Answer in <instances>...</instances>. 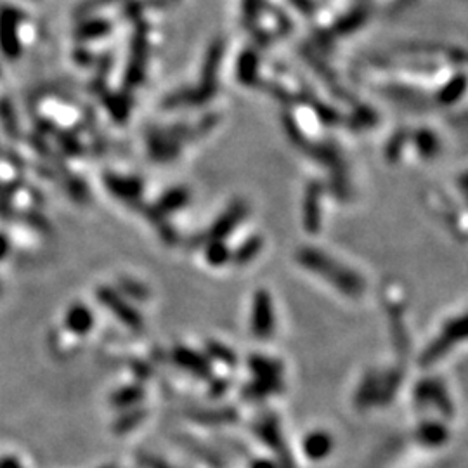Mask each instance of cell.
<instances>
[{
  "label": "cell",
  "instance_id": "obj_34",
  "mask_svg": "<svg viewBox=\"0 0 468 468\" xmlns=\"http://www.w3.org/2000/svg\"><path fill=\"white\" fill-rule=\"evenodd\" d=\"M101 468H115V467H111V465H108V467H101Z\"/></svg>",
  "mask_w": 468,
  "mask_h": 468
},
{
  "label": "cell",
  "instance_id": "obj_12",
  "mask_svg": "<svg viewBox=\"0 0 468 468\" xmlns=\"http://www.w3.org/2000/svg\"><path fill=\"white\" fill-rule=\"evenodd\" d=\"M188 418L196 423L203 425H219L229 423L236 420V411L233 408H220V410H191L188 411Z\"/></svg>",
  "mask_w": 468,
  "mask_h": 468
},
{
  "label": "cell",
  "instance_id": "obj_9",
  "mask_svg": "<svg viewBox=\"0 0 468 468\" xmlns=\"http://www.w3.org/2000/svg\"><path fill=\"white\" fill-rule=\"evenodd\" d=\"M104 184L110 189L111 195H115L120 200L134 202L143 193V182L136 177H125V175H106Z\"/></svg>",
  "mask_w": 468,
  "mask_h": 468
},
{
  "label": "cell",
  "instance_id": "obj_7",
  "mask_svg": "<svg viewBox=\"0 0 468 468\" xmlns=\"http://www.w3.org/2000/svg\"><path fill=\"white\" fill-rule=\"evenodd\" d=\"M65 326L76 337H86L94 328V312L83 304H73L66 311Z\"/></svg>",
  "mask_w": 468,
  "mask_h": 468
},
{
  "label": "cell",
  "instance_id": "obj_20",
  "mask_svg": "<svg viewBox=\"0 0 468 468\" xmlns=\"http://www.w3.org/2000/svg\"><path fill=\"white\" fill-rule=\"evenodd\" d=\"M177 442L184 449H188V451L195 453V456L202 458L203 462H207V463H209V465H212V467H220V465H223V463H220V460L217 458V456L213 455V453L210 451V449L207 448V446H203V444H200V442H196V439L189 437V435H179Z\"/></svg>",
  "mask_w": 468,
  "mask_h": 468
},
{
  "label": "cell",
  "instance_id": "obj_5",
  "mask_svg": "<svg viewBox=\"0 0 468 468\" xmlns=\"http://www.w3.org/2000/svg\"><path fill=\"white\" fill-rule=\"evenodd\" d=\"M172 359H174V362L179 366V368L191 373V375H195L196 378L207 380L212 376V364H210L209 357L200 354V352L189 349V347L184 346L174 347V350H172Z\"/></svg>",
  "mask_w": 468,
  "mask_h": 468
},
{
  "label": "cell",
  "instance_id": "obj_6",
  "mask_svg": "<svg viewBox=\"0 0 468 468\" xmlns=\"http://www.w3.org/2000/svg\"><path fill=\"white\" fill-rule=\"evenodd\" d=\"M19 17L13 9H3L0 13V49L6 58L14 59L21 51L19 38H17V28H19Z\"/></svg>",
  "mask_w": 468,
  "mask_h": 468
},
{
  "label": "cell",
  "instance_id": "obj_28",
  "mask_svg": "<svg viewBox=\"0 0 468 468\" xmlns=\"http://www.w3.org/2000/svg\"><path fill=\"white\" fill-rule=\"evenodd\" d=\"M137 462H139V465L143 468H174L170 463L158 458V456L150 455V453H143V455L137 456Z\"/></svg>",
  "mask_w": 468,
  "mask_h": 468
},
{
  "label": "cell",
  "instance_id": "obj_22",
  "mask_svg": "<svg viewBox=\"0 0 468 468\" xmlns=\"http://www.w3.org/2000/svg\"><path fill=\"white\" fill-rule=\"evenodd\" d=\"M207 355L226 366H236V362H238V357H236L234 352L220 342L207 344Z\"/></svg>",
  "mask_w": 468,
  "mask_h": 468
},
{
  "label": "cell",
  "instance_id": "obj_1",
  "mask_svg": "<svg viewBox=\"0 0 468 468\" xmlns=\"http://www.w3.org/2000/svg\"><path fill=\"white\" fill-rule=\"evenodd\" d=\"M298 260H300L302 266L318 273L319 276L328 280L337 290L349 295V297H359L364 291V281L357 274L352 273L350 269H347L342 264H337L332 257L325 255V253L318 252V250H300Z\"/></svg>",
  "mask_w": 468,
  "mask_h": 468
},
{
  "label": "cell",
  "instance_id": "obj_23",
  "mask_svg": "<svg viewBox=\"0 0 468 468\" xmlns=\"http://www.w3.org/2000/svg\"><path fill=\"white\" fill-rule=\"evenodd\" d=\"M205 255H207V260H209V264H212V266H216V267L224 266V264L229 262V259H231L229 248H227L223 241H210V245L207 246Z\"/></svg>",
  "mask_w": 468,
  "mask_h": 468
},
{
  "label": "cell",
  "instance_id": "obj_2",
  "mask_svg": "<svg viewBox=\"0 0 468 468\" xmlns=\"http://www.w3.org/2000/svg\"><path fill=\"white\" fill-rule=\"evenodd\" d=\"M462 340H468V314L455 319L446 326L442 335L434 340L421 354V364H432V362L439 361L456 342H462Z\"/></svg>",
  "mask_w": 468,
  "mask_h": 468
},
{
  "label": "cell",
  "instance_id": "obj_32",
  "mask_svg": "<svg viewBox=\"0 0 468 468\" xmlns=\"http://www.w3.org/2000/svg\"><path fill=\"white\" fill-rule=\"evenodd\" d=\"M0 468H23V465L13 456H6V458L0 460Z\"/></svg>",
  "mask_w": 468,
  "mask_h": 468
},
{
  "label": "cell",
  "instance_id": "obj_10",
  "mask_svg": "<svg viewBox=\"0 0 468 468\" xmlns=\"http://www.w3.org/2000/svg\"><path fill=\"white\" fill-rule=\"evenodd\" d=\"M333 449V439L332 435L326 434V432H312L305 437L304 441V453L309 460H314V462H319V460H325L326 456L332 453Z\"/></svg>",
  "mask_w": 468,
  "mask_h": 468
},
{
  "label": "cell",
  "instance_id": "obj_31",
  "mask_svg": "<svg viewBox=\"0 0 468 468\" xmlns=\"http://www.w3.org/2000/svg\"><path fill=\"white\" fill-rule=\"evenodd\" d=\"M134 369H137L136 375L139 376V378H147V376L151 375V369L147 364H143V362H136L134 364Z\"/></svg>",
  "mask_w": 468,
  "mask_h": 468
},
{
  "label": "cell",
  "instance_id": "obj_24",
  "mask_svg": "<svg viewBox=\"0 0 468 468\" xmlns=\"http://www.w3.org/2000/svg\"><path fill=\"white\" fill-rule=\"evenodd\" d=\"M111 24L110 21H92V23L82 24L79 30V37L82 40H94V38H99L103 35L110 33Z\"/></svg>",
  "mask_w": 468,
  "mask_h": 468
},
{
  "label": "cell",
  "instance_id": "obj_29",
  "mask_svg": "<svg viewBox=\"0 0 468 468\" xmlns=\"http://www.w3.org/2000/svg\"><path fill=\"white\" fill-rule=\"evenodd\" d=\"M227 389H229V383H227L226 380H216V382L210 385V396L220 397Z\"/></svg>",
  "mask_w": 468,
  "mask_h": 468
},
{
  "label": "cell",
  "instance_id": "obj_30",
  "mask_svg": "<svg viewBox=\"0 0 468 468\" xmlns=\"http://www.w3.org/2000/svg\"><path fill=\"white\" fill-rule=\"evenodd\" d=\"M9 250H10L9 239H7V236H3L2 233H0V262H2L7 255H9Z\"/></svg>",
  "mask_w": 468,
  "mask_h": 468
},
{
  "label": "cell",
  "instance_id": "obj_19",
  "mask_svg": "<svg viewBox=\"0 0 468 468\" xmlns=\"http://www.w3.org/2000/svg\"><path fill=\"white\" fill-rule=\"evenodd\" d=\"M250 369L255 376H267V378H280L281 364L274 359L264 357V355H252L248 361Z\"/></svg>",
  "mask_w": 468,
  "mask_h": 468
},
{
  "label": "cell",
  "instance_id": "obj_11",
  "mask_svg": "<svg viewBox=\"0 0 468 468\" xmlns=\"http://www.w3.org/2000/svg\"><path fill=\"white\" fill-rule=\"evenodd\" d=\"M417 399L421 404H434V406H437L444 413H449L453 410L451 404H449V399L446 397L444 389L435 382L420 383V387L417 390Z\"/></svg>",
  "mask_w": 468,
  "mask_h": 468
},
{
  "label": "cell",
  "instance_id": "obj_21",
  "mask_svg": "<svg viewBox=\"0 0 468 468\" xmlns=\"http://www.w3.org/2000/svg\"><path fill=\"white\" fill-rule=\"evenodd\" d=\"M257 68H259V61H257L255 56L250 51H246L245 54L239 58L238 63V79L241 83H253L257 76Z\"/></svg>",
  "mask_w": 468,
  "mask_h": 468
},
{
  "label": "cell",
  "instance_id": "obj_17",
  "mask_svg": "<svg viewBox=\"0 0 468 468\" xmlns=\"http://www.w3.org/2000/svg\"><path fill=\"white\" fill-rule=\"evenodd\" d=\"M147 417V411L143 408H134L129 410L127 413L120 414L117 420L113 421V432L115 434H129L132 432L137 425H140L144 421V418Z\"/></svg>",
  "mask_w": 468,
  "mask_h": 468
},
{
  "label": "cell",
  "instance_id": "obj_8",
  "mask_svg": "<svg viewBox=\"0 0 468 468\" xmlns=\"http://www.w3.org/2000/svg\"><path fill=\"white\" fill-rule=\"evenodd\" d=\"M246 213V207L245 203H236V205L231 207L226 213L217 219V223L210 227L209 231V238L210 241H223L226 236H229L233 233V229L239 224V220L245 217Z\"/></svg>",
  "mask_w": 468,
  "mask_h": 468
},
{
  "label": "cell",
  "instance_id": "obj_35",
  "mask_svg": "<svg viewBox=\"0 0 468 468\" xmlns=\"http://www.w3.org/2000/svg\"><path fill=\"white\" fill-rule=\"evenodd\" d=\"M0 293H2V284H0Z\"/></svg>",
  "mask_w": 468,
  "mask_h": 468
},
{
  "label": "cell",
  "instance_id": "obj_18",
  "mask_svg": "<svg viewBox=\"0 0 468 468\" xmlns=\"http://www.w3.org/2000/svg\"><path fill=\"white\" fill-rule=\"evenodd\" d=\"M448 439V430L437 421L423 423L418 430V441L425 446H441Z\"/></svg>",
  "mask_w": 468,
  "mask_h": 468
},
{
  "label": "cell",
  "instance_id": "obj_4",
  "mask_svg": "<svg viewBox=\"0 0 468 468\" xmlns=\"http://www.w3.org/2000/svg\"><path fill=\"white\" fill-rule=\"evenodd\" d=\"M252 333L257 339H269L274 333V307L273 298L264 290L253 295L252 305Z\"/></svg>",
  "mask_w": 468,
  "mask_h": 468
},
{
  "label": "cell",
  "instance_id": "obj_27",
  "mask_svg": "<svg viewBox=\"0 0 468 468\" xmlns=\"http://www.w3.org/2000/svg\"><path fill=\"white\" fill-rule=\"evenodd\" d=\"M467 87V79H463V76H458V79H455V82L449 83L448 87H446L444 90H442V99L446 101V103H451V101H456L460 96H462L463 89Z\"/></svg>",
  "mask_w": 468,
  "mask_h": 468
},
{
  "label": "cell",
  "instance_id": "obj_16",
  "mask_svg": "<svg viewBox=\"0 0 468 468\" xmlns=\"http://www.w3.org/2000/svg\"><path fill=\"white\" fill-rule=\"evenodd\" d=\"M283 389L280 378H267V376H257L248 387H246L245 394L250 399H262V397L273 396Z\"/></svg>",
  "mask_w": 468,
  "mask_h": 468
},
{
  "label": "cell",
  "instance_id": "obj_26",
  "mask_svg": "<svg viewBox=\"0 0 468 468\" xmlns=\"http://www.w3.org/2000/svg\"><path fill=\"white\" fill-rule=\"evenodd\" d=\"M120 287H122V290L125 291L129 297H132L134 300H146L147 298V290L146 287H143L140 283H137V281H132V280H120Z\"/></svg>",
  "mask_w": 468,
  "mask_h": 468
},
{
  "label": "cell",
  "instance_id": "obj_15",
  "mask_svg": "<svg viewBox=\"0 0 468 468\" xmlns=\"http://www.w3.org/2000/svg\"><path fill=\"white\" fill-rule=\"evenodd\" d=\"M146 51H147V40L140 35V37H137L136 44H134V58L129 66V73H127V82H129L130 86H136V83L140 82Z\"/></svg>",
  "mask_w": 468,
  "mask_h": 468
},
{
  "label": "cell",
  "instance_id": "obj_14",
  "mask_svg": "<svg viewBox=\"0 0 468 468\" xmlns=\"http://www.w3.org/2000/svg\"><path fill=\"white\" fill-rule=\"evenodd\" d=\"M144 397V389L137 383L134 385H125L122 389L115 390L111 394V406L117 408V410H123V408H134L136 404H139Z\"/></svg>",
  "mask_w": 468,
  "mask_h": 468
},
{
  "label": "cell",
  "instance_id": "obj_13",
  "mask_svg": "<svg viewBox=\"0 0 468 468\" xmlns=\"http://www.w3.org/2000/svg\"><path fill=\"white\" fill-rule=\"evenodd\" d=\"M188 202H189L188 189L184 188L168 189V191L165 193V195H161V198L158 200L156 212L160 213V216L177 212V210H181L182 207H186Z\"/></svg>",
  "mask_w": 468,
  "mask_h": 468
},
{
  "label": "cell",
  "instance_id": "obj_25",
  "mask_svg": "<svg viewBox=\"0 0 468 468\" xmlns=\"http://www.w3.org/2000/svg\"><path fill=\"white\" fill-rule=\"evenodd\" d=\"M259 250H260V239L259 238L248 239V241H246L245 245H243L241 248L236 252V255H234L236 262H238V264L250 262V260H252L253 257L259 253Z\"/></svg>",
  "mask_w": 468,
  "mask_h": 468
},
{
  "label": "cell",
  "instance_id": "obj_3",
  "mask_svg": "<svg viewBox=\"0 0 468 468\" xmlns=\"http://www.w3.org/2000/svg\"><path fill=\"white\" fill-rule=\"evenodd\" d=\"M96 295L101 305H104L120 323L129 326L130 330L143 328V316H140V312L132 304H129L117 290L110 287H101Z\"/></svg>",
  "mask_w": 468,
  "mask_h": 468
},
{
  "label": "cell",
  "instance_id": "obj_33",
  "mask_svg": "<svg viewBox=\"0 0 468 468\" xmlns=\"http://www.w3.org/2000/svg\"><path fill=\"white\" fill-rule=\"evenodd\" d=\"M252 468H274V465L267 462V460H257V462L252 463Z\"/></svg>",
  "mask_w": 468,
  "mask_h": 468
}]
</instances>
